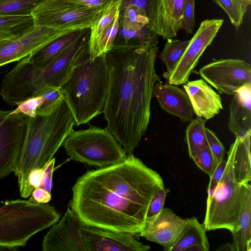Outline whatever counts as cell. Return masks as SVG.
Listing matches in <instances>:
<instances>
[{
    "mask_svg": "<svg viewBox=\"0 0 251 251\" xmlns=\"http://www.w3.org/2000/svg\"><path fill=\"white\" fill-rule=\"evenodd\" d=\"M164 187L156 171L127 155L121 162L79 176L72 187L70 208L85 225L139 234L152 197Z\"/></svg>",
    "mask_w": 251,
    "mask_h": 251,
    "instance_id": "1",
    "label": "cell"
},
{
    "mask_svg": "<svg viewBox=\"0 0 251 251\" xmlns=\"http://www.w3.org/2000/svg\"><path fill=\"white\" fill-rule=\"evenodd\" d=\"M157 46L111 49L106 54L108 88L103 110L107 128L127 155L133 154L149 124Z\"/></svg>",
    "mask_w": 251,
    "mask_h": 251,
    "instance_id": "2",
    "label": "cell"
},
{
    "mask_svg": "<svg viewBox=\"0 0 251 251\" xmlns=\"http://www.w3.org/2000/svg\"><path fill=\"white\" fill-rule=\"evenodd\" d=\"M25 117V137L13 172L18 178L21 195L31 171L44 168L75 125L73 114L64 99L46 114Z\"/></svg>",
    "mask_w": 251,
    "mask_h": 251,
    "instance_id": "3",
    "label": "cell"
},
{
    "mask_svg": "<svg viewBox=\"0 0 251 251\" xmlns=\"http://www.w3.org/2000/svg\"><path fill=\"white\" fill-rule=\"evenodd\" d=\"M90 29L47 66L38 68L28 56L3 77L4 88L16 103L40 95L49 87L60 88L73 68L88 54Z\"/></svg>",
    "mask_w": 251,
    "mask_h": 251,
    "instance_id": "4",
    "label": "cell"
},
{
    "mask_svg": "<svg viewBox=\"0 0 251 251\" xmlns=\"http://www.w3.org/2000/svg\"><path fill=\"white\" fill-rule=\"evenodd\" d=\"M108 82L105 54L93 60L89 54L73 68L60 88L75 125L89 123L103 113Z\"/></svg>",
    "mask_w": 251,
    "mask_h": 251,
    "instance_id": "5",
    "label": "cell"
},
{
    "mask_svg": "<svg viewBox=\"0 0 251 251\" xmlns=\"http://www.w3.org/2000/svg\"><path fill=\"white\" fill-rule=\"evenodd\" d=\"M60 214L50 204L20 199L0 206V249L25 246L37 232L56 223Z\"/></svg>",
    "mask_w": 251,
    "mask_h": 251,
    "instance_id": "6",
    "label": "cell"
},
{
    "mask_svg": "<svg viewBox=\"0 0 251 251\" xmlns=\"http://www.w3.org/2000/svg\"><path fill=\"white\" fill-rule=\"evenodd\" d=\"M89 125L85 129H73L64 141L62 146L70 159L98 168L126 159V153L107 127Z\"/></svg>",
    "mask_w": 251,
    "mask_h": 251,
    "instance_id": "7",
    "label": "cell"
},
{
    "mask_svg": "<svg viewBox=\"0 0 251 251\" xmlns=\"http://www.w3.org/2000/svg\"><path fill=\"white\" fill-rule=\"evenodd\" d=\"M234 147L231 144L222 178L212 196L207 199L203 225L206 231L237 229L241 211V184L236 182L233 170Z\"/></svg>",
    "mask_w": 251,
    "mask_h": 251,
    "instance_id": "8",
    "label": "cell"
},
{
    "mask_svg": "<svg viewBox=\"0 0 251 251\" xmlns=\"http://www.w3.org/2000/svg\"><path fill=\"white\" fill-rule=\"evenodd\" d=\"M102 7H88L65 0H42L31 15L36 26L63 30H81L90 28Z\"/></svg>",
    "mask_w": 251,
    "mask_h": 251,
    "instance_id": "9",
    "label": "cell"
},
{
    "mask_svg": "<svg viewBox=\"0 0 251 251\" xmlns=\"http://www.w3.org/2000/svg\"><path fill=\"white\" fill-rule=\"evenodd\" d=\"M203 80L220 94L234 95L240 88L251 83V67L237 59L214 60L199 71Z\"/></svg>",
    "mask_w": 251,
    "mask_h": 251,
    "instance_id": "10",
    "label": "cell"
},
{
    "mask_svg": "<svg viewBox=\"0 0 251 251\" xmlns=\"http://www.w3.org/2000/svg\"><path fill=\"white\" fill-rule=\"evenodd\" d=\"M73 31L75 30H59L34 25L18 36L0 40V67L18 61Z\"/></svg>",
    "mask_w": 251,
    "mask_h": 251,
    "instance_id": "11",
    "label": "cell"
},
{
    "mask_svg": "<svg viewBox=\"0 0 251 251\" xmlns=\"http://www.w3.org/2000/svg\"><path fill=\"white\" fill-rule=\"evenodd\" d=\"M224 23L223 19L202 21L184 53L166 79L168 83L179 85L186 83L205 49L211 44Z\"/></svg>",
    "mask_w": 251,
    "mask_h": 251,
    "instance_id": "12",
    "label": "cell"
},
{
    "mask_svg": "<svg viewBox=\"0 0 251 251\" xmlns=\"http://www.w3.org/2000/svg\"><path fill=\"white\" fill-rule=\"evenodd\" d=\"M25 128V115L0 110V179L14 172Z\"/></svg>",
    "mask_w": 251,
    "mask_h": 251,
    "instance_id": "13",
    "label": "cell"
},
{
    "mask_svg": "<svg viewBox=\"0 0 251 251\" xmlns=\"http://www.w3.org/2000/svg\"><path fill=\"white\" fill-rule=\"evenodd\" d=\"M83 223L68 208L64 216L44 236L43 251H86L81 228Z\"/></svg>",
    "mask_w": 251,
    "mask_h": 251,
    "instance_id": "14",
    "label": "cell"
},
{
    "mask_svg": "<svg viewBox=\"0 0 251 251\" xmlns=\"http://www.w3.org/2000/svg\"><path fill=\"white\" fill-rule=\"evenodd\" d=\"M82 234L86 251H147L149 245L137 241L134 234L117 232L83 224Z\"/></svg>",
    "mask_w": 251,
    "mask_h": 251,
    "instance_id": "15",
    "label": "cell"
},
{
    "mask_svg": "<svg viewBox=\"0 0 251 251\" xmlns=\"http://www.w3.org/2000/svg\"><path fill=\"white\" fill-rule=\"evenodd\" d=\"M183 219L173 211L163 208L151 221L146 224L145 229L139 234L147 240L162 245L169 251L176 241L186 226Z\"/></svg>",
    "mask_w": 251,
    "mask_h": 251,
    "instance_id": "16",
    "label": "cell"
},
{
    "mask_svg": "<svg viewBox=\"0 0 251 251\" xmlns=\"http://www.w3.org/2000/svg\"><path fill=\"white\" fill-rule=\"evenodd\" d=\"M152 95L160 107L168 113L178 117L183 122L193 120L192 106L185 90L176 85L163 84L160 80L154 85Z\"/></svg>",
    "mask_w": 251,
    "mask_h": 251,
    "instance_id": "17",
    "label": "cell"
},
{
    "mask_svg": "<svg viewBox=\"0 0 251 251\" xmlns=\"http://www.w3.org/2000/svg\"><path fill=\"white\" fill-rule=\"evenodd\" d=\"M183 87L198 117L209 120L223 108L220 95L203 79L188 81Z\"/></svg>",
    "mask_w": 251,
    "mask_h": 251,
    "instance_id": "18",
    "label": "cell"
},
{
    "mask_svg": "<svg viewBox=\"0 0 251 251\" xmlns=\"http://www.w3.org/2000/svg\"><path fill=\"white\" fill-rule=\"evenodd\" d=\"M228 128L235 137L251 132V83L240 88L231 100Z\"/></svg>",
    "mask_w": 251,
    "mask_h": 251,
    "instance_id": "19",
    "label": "cell"
},
{
    "mask_svg": "<svg viewBox=\"0 0 251 251\" xmlns=\"http://www.w3.org/2000/svg\"><path fill=\"white\" fill-rule=\"evenodd\" d=\"M242 206L237 229L231 232L235 251H251V186L241 184Z\"/></svg>",
    "mask_w": 251,
    "mask_h": 251,
    "instance_id": "20",
    "label": "cell"
},
{
    "mask_svg": "<svg viewBox=\"0 0 251 251\" xmlns=\"http://www.w3.org/2000/svg\"><path fill=\"white\" fill-rule=\"evenodd\" d=\"M88 29L76 30L58 37L28 55L29 60L38 68L47 66L81 37Z\"/></svg>",
    "mask_w": 251,
    "mask_h": 251,
    "instance_id": "21",
    "label": "cell"
},
{
    "mask_svg": "<svg viewBox=\"0 0 251 251\" xmlns=\"http://www.w3.org/2000/svg\"><path fill=\"white\" fill-rule=\"evenodd\" d=\"M159 35L148 26L134 28L119 23V27L111 49H148L158 44Z\"/></svg>",
    "mask_w": 251,
    "mask_h": 251,
    "instance_id": "22",
    "label": "cell"
},
{
    "mask_svg": "<svg viewBox=\"0 0 251 251\" xmlns=\"http://www.w3.org/2000/svg\"><path fill=\"white\" fill-rule=\"evenodd\" d=\"M251 132L243 136H237L234 147L233 170L235 180L240 184L251 180Z\"/></svg>",
    "mask_w": 251,
    "mask_h": 251,
    "instance_id": "23",
    "label": "cell"
},
{
    "mask_svg": "<svg viewBox=\"0 0 251 251\" xmlns=\"http://www.w3.org/2000/svg\"><path fill=\"white\" fill-rule=\"evenodd\" d=\"M185 220L186 225L183 231L169 251H184L196 245H201L209 251L210 246L203 224H201L196 217Z\"/></svg>",
    "mask_w": 251,
    "mask_h": 251,
    "instance_id": "24",
    "label": "cell"
},
{
    "mask_svg": "<svg viewBox=\"0 0 251 251\" xmlns=\"http://www.w3.org/2000/svg\"><path fill=\"white\" fill-rule=\"evenodd\" d=\"M174 0H153L148 28L165 40L170 39V25Z\"/></svg>",
    "mask_w": 251,
    "mask_h": 251,
    "instance_id": "25",
    "label": "cell"
},
{
    "mask_svg": "<svg viewBox=\"0 0 251 251\" xmlns=\"http://www.w3.org/2000/svg\"><path fill=\"white\" fill-rule=\"evenodd\" d=\"M122 0H110L103 6L90 27L89 47L92 46L115 18L120 14Z\"/></svg>",
    "mask_w": 251,
    "mask_h": 251,
    "instance_id": "26",
    "label": "cell"
},
{
    "mask_svg": "<svg viewBox=\"0 0 251 251\" xmlns=\"http://www.w3.org/2000/svg\"><path fill=\"white\" fill-rule=\"evenodd\" d=\"M205 119L198 117L191 120L186 129L185 141L189 155L192 159L208 145L205 135Z\"/></svg>",
    "mask_w": 251,
    "mask_h": 251,
    "instance_id": "27",
    "label": "cell"
},
{
    "mask_svg": "<svg viewBox=\"0 0 251 251\" xmlns=\"http://www.w3.org/2000/svg\"><path fill=\"white\" fill-rule=\"evenodd\" d=\"M34 25L32 15L0 16V40L18 36Z\"/></svg>",
    "mask_w": 251,
    "mask_h": 251,
    "instance_id": "28",
    "label": "cell"
},
{
    "mask_svg": "<svg viewBox=\"0 0 251 251\" xmlns=\"http://www.w3.org/2000/svg\"><path fill=\"white\" fill-rule=\"evenodd\" d=\"M160 58L166 67L167 71L163 75L167 79L179 61L190 40H181L171 38L167 40Z\"/></svg>",
    "mask_w": 251,
    "mask_h": 251,
    "instance_id": "29",
    "label": "cell"
},
{
    "mask_svg": "<svg viewBox=\"0 0 251 251\" xmlns=\"http://www.w3.org/2000/svg\"><path fill=\"white\" fill-rule=\"evenodd\" d=\"M120 15H117L110 24L97 38L93 45L89 47L90 59L106 54L111 50L119 27Z\"/></svg>",
    "mask_w": 251,
    "mask_h": 251,
    "instance_id": "30",
    "label": "cell"
},
{
    "mask_svg": "<svg viewBox=\"0 0 251 251\" xmlns=\"http://www.w3.org/2000/svg\"><path fill=\"white\" fill-rule=\"evenodd\" d=\"M42 0H0V16L31 15Z\"/></svg>",
    "mask_w": 251,
    "mask_h": 251,
    "instance_id": "31",
    "label": "cell"
},
{
    "mask_svg": "<svg viewBox=\"0 0 251 251\" xmlns=\"http://www.w3.org/2000/svg\"><path fill=\"white\" fill-rule=\"evenodd\" d=\"M149 22L145 12L133 4L126 5L120 11L119 23L124 26L139 28L148 26Z\"/></svg>",
    "mask_w": 251,
    "mask_h": 251,
    "instance_id": "32",
    "label": "cell"
},
{
    "mask_svg": "<svg viewBox=\"0 0 251 251\" xmlns=\"http://www.w3.org/2000/svg\"><path fill=\"white\" fill-rule=\"evenodd\" d=\"M226 13L230 23L236 28L242 24L246 11L243 9L240 0H212Z\"/></svg>",
    "mask_w": 251,
    "mask_h": 251,
    "instance_id": "33",
    "label": "cell"
},
{
    "mask_svg": "<svg viewBox=\"0 0 251 251\" xmlns=\"http://www.w3.org/2000/svg\"><path fill=\"white\" fill-rule=\"evenodd\" d=\"M192 159L196 165L209 176L212 175L218 164L208 145L201 150Z\"/></svg>",
    "mask_w": 251,
    "mask_h": 251,
    "instance_id": "34",
    "label": "cell"
},
{
    "mask_svg": "<svg viewBox=\"0 0 251 251\" xmlns=\"http://www.w3.org/2000/svg\"><path fill=\"white\" fill-rule=\"evenodd\" d=\"M185 0H174L170 25V39L176 37L182 28Z\"/></svg>",
    "mask_w": 251,
    "mask_h": 251,
    "instance_id": "35",
    "label": "cell"
},
{
    "mask_svg": "<svg viewBox=\"0 0 251 251\" xmlns=\"http://www.w3.org/2000/svg\"><path fill=\"white\" fill-rule=\"evenodd\" d=\"M169 191V188L164 187L159 189L152 197L146 215V224L154 219L163 208L167 194Z\"/></svg>",
    "mask_w": 251,
    "mask_h": 251,
    "instance_id": "36",
    "label": "cell"
},
{
    "mask_svg": "<svg viewBox=\"0 0 251 251\" xmlns=\"http://www.w3.org/2000/svg\"><path fill=\"white\" fill-rule=\"evenodd\" d=\"M205 135L208 146L218 163L224 160L225 148L215 133L206 127Z\"/></svg>",
    "mask_w": 251,
    "mask_h": 251,
    "instance_id": "37",
    "label": "cell"
},
{
    "mask_svg": "<svg viewBox=\"0 0 251 251\" xmlns=\"http://www.w3.org/2000/svg\"><path fill=\"white\" fill-rule=\"evenodd\" d=\"M43 178V168H37L32 170L29 174L25 188L21 195V197L27 198L30 196L35 188L41 187Z\"/></svg>",
    "mask_w": 251,
    "mask_h": 251,
    "instance_id": "38",
    "label": "cell"
},
{
    "mask_svg": "<svg viewBox=\"0 0 251 251\" xmlns=\"http://www.w3.org/2000/svg\"><path fill=\"white\" fill-rule=\"evenodd\" d=\"M195 0H185V1L182 28L188 34L193 32L195 25Z\"/></svg>",
    "mask_w": 251,
    "mask_h": 251,
    "instance_id": "39",
    "label": "cell"
},
{
    "mask_svg": "<svg viewBox=\"0 0 251 251\" xmlns=\"http://www.w3.org/2000/svg\"><path fill=\"white\" fill-rule=\"evenodd\" d=\"M226 164V160L219 162L212 175L210 176V180L207 188V199L212 195L214 189L220 181Z\"/></svg>",
    "mask_w": 251,
    "mask_h": 251,
    "instance_id": "40",
    "label": "cell"
},
{
    "mask_svg": "<svg viewBox=\"0 0 251 251\" xmlns=\"http://www.w3.org/2000/svg\"><path fill=\"white\" fill-rule=\"evenodd\" d=\"M55 161V158H52L43 168V178L41 187L50 193H51L53 185L52 176Z\"/></svg>",
    "mask_w": 251,
    "mask_h": 251,
    "instance_id": "41",
    "label": "cell"
},
{
    "mask_svg": "<svg viewBox=\"0 0 251 251\" xmlns=\"http://www.w3.org/2000/svg\"><path fill=\"white\" fill-rule=\"evenodd\" d=\"M51 200V193L39 187L33 191L29 201L36 203L45 204L48 203Z\"/></svg>",
    "mask_w": 251,
    "mask_h": 251,
    "instance_id": "42",
    "label": "cell"
},
{
    "mask_svg": "<svg viewBox=\"0 0 251 251\" xmlns=\"http://www.w3.org/2000/svg\"><path fill=\"white\" fill-rule=\"evenodd\" d=\"M122 3L121 10L123 9L126 5L129 4H133L143 10H144L147 14L148 18L151 4L153 0H122Z\"/></svg>",
    "mask_w": 251,
    "mask_h": 251,
    "instance_id": "43",
    "label": "cell"
},
{
    "mask_svg": "<svg viewBox=\"0 0 251 251\" xmlns=\"http://www.w3.org/2000/svg\"><path fill=\"white\" fill-rule=\"evenodd\" d=\"M77 4L91 7H101L110 0H65Z\"/></svg>",
    "mask_w": 251,
    "mask_h": 251,
    "instance_id": "44",
    "label": "cell"
},
{
    "mask_svg": "<svg viewBox=\"0 0 251 251\" xmlns=\"http://www.w3.org/2000/svg\"><path fill=\"white\" fill-rule=\"evenodd\" d=\"M216 250L219 251H235V249L233 246V244H230L229 243H227L226 244H223L222 246L219 247Z\"/></svg>",
    "mask_w": 251,
    "mask_h": 251,
    "instance_id": "45",
    "label": "cell"
},
{
    "mask_svg": "<svg viewBox=\"0 0 251 251\" xmlns=\"http://www.w3.org/2000/svg\"><path fill=\"white\" fill-rule=\"evenodd\" d=\"M184 251H208L207 250L201 245H196L187 248Z\"/></svg>",
    "mask_w": 251,
    "mask_h": 251,
    "instance_id": "46",
    "label": "cell"
},
{
    "mask_svg": "<svg viewBox=\"0 0 251 251\" xmlns=\"http://www.w3.org/2000/svg\"><path fill=\"white\" fill-rule=\"evenodd\" d=\"M242 7L245 11H247L248 8L251 4V0H240Z\"/></svg>",
    "mask_w": 251,
    "mask_h": 251,
    "instance_id": "47",
    "label": "cell"
}]
</instances>
